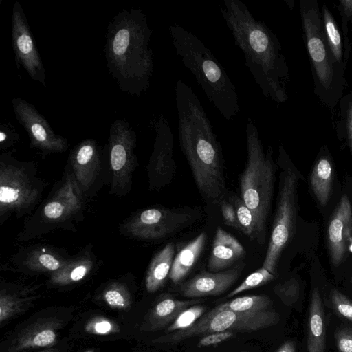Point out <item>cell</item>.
I'll return each instance as SVG.
<instances>
[{
	"label": "cell",
	"instance_id": "3",
	"mask_svg": "<svg viewBox=\"0 0 352 352\" xmlns=\"http://www.w3.org/2000/svg\"><path fill=\"white\" fill-rule=\"evenodd\" d=\"M151 35L147 18L140 9L123 10L109 23L104 48L107 65L123 92L140 96L150 86Z\"/></svg>",
	"mask_w": 352,
	"mask_h": 352
},
{
	"label": "cell",
	"instance_id": "7",
	"mask_svg": "<svg viewBox=\"0 0 352 352\" xmlns=\"http://www.w3.org/2000/svg\"><path fill=\"white\" fill-rule=\"evenodd\" d=\"M87 199L67 163L61 179L36 210L25 218L16 241L35 240L57 230L76 232L77 225L85 217Z\"/></svg>",
	"mask_w": 352,
	"mask_h": 352
},
{
	"label": "cell",
	"instance_id": "5",
	"mask_svg": "<svg viewBox=\"0 0 352 352\" xmlns=\"http://www.w3.org/2000/svg\"><path fill=\"white\" fill-rule=\"evenodd\" d=\"M247 160L239 175L241 199L250 210L254 221V241L264 245L267 239L269 214L273 200L276 165L273 150L266 152L258 129L248 118L245 128Z\"/></svg>",
	"mask_w": 352,
	"mask_h": 352
},
{
	"label": "cell",
	"instance_id": "42",
	"mask_svg": "<svg viewBox=\"0 0 352 352\" xmlns=\"http://www.w3.org/2000/svg\"><path fill=\"white\" fill-rule=\"evenodd\" d=\"M233 336V331H225L205 335L198 342V347L217 344Z\"/></svg>",
	"mask_w": 352,
	"mask_h": 352
},
{
	"label": "cell",
	"instance_id": "28",
	"mask_svg": "<svg viewBox=\"0 0 352 352\" xmlns=\"http://www.w3.org/2000/svg\"><path fill=\"white\" fill-rule=\"evenodd\" d=\"M272 304L273 301L267 295H250L234 298L212 309L216 311L229 309L236 312H261L272 309Z\"/></svg>",
	"mask_w": 352,
	"mask_h": 352
},
{
	"label": "cell",
	"instance_id": "14",
	"mask_svg": "<svg viewBox=\"0 0 352 352\" xmlns=\"http://www.w3.org/2000/svg\"><path fill=\"white\" fill-rule=\"evenodd\" d=\"M12 104L16 118L30 138L32 148L43 157L60 153L68 148L67 139L55 133L33 104L19 98H13Z\"/></svg>",
	"mask_w": 352,
	"mask_h": 352
},
{
	"label": "cell",
	"instance_id": "38",
	"mask_svg": "<svg viewBox=\"0 0 352 352\" xmlns=\"http://www.w3.org/2000/svg\"><path fill=\"white\" fill-rule=\"evenodd\" d=\"M19 305V300L13 294H9L4 289L1 291L0 295V321L7 320L16 311Z\"/></svg>",
	"mask_w": 352,
	"mask_h": 352
},
{
	"label": "cell",
	"instance_id": "21",
	"mask_svg": "<svg viewBox=\"0 0 352 352\" xmlns=\"http://www.w3.org/2000/svg\"><path fill=\"white\" fill-rule=\"evenodd\" d=\"M245 249L230 233L218 227L208 261L212 272L226 270L245 256Z\"/></svg>",
	"mask_w": 352,
	"mask_h": 352
},
{
	"label": "cell",
	"instance_id": "32",
	"mask_svg": "<svg viewBox=\"0 0 352 352\" xmlns=\"http://www.w3.org/2000/svg\"><path fill=\"white\" fill-rule=\"evenodd\" d=\"M207 307L193 305L182 311L165 331L166 333L186 329L192 326L206 312Z\"/></svg>",
	"mask_w": 352,
	"mask_h": 352
},
{
	"label": "cell",
	"instance_id": "45",
	"mask_svg": "<svg viewBox=\"0 0 352 352\" xmlns=\"http://www.w3.org/2000/svg\"><path fill=\"white\" fill-rule=\"evenodd\" d=\"M41 352H58V351L55 349H52L45 350V351H41Z\"/></svg>",
	"mask_w": 352,
	"mask_h": 352
},
{
	"label": "cell",
	"instance_id": "34",
	"mask_svg": "<svg viewBox=\"0 0 352 352\" xmlns=\"http://www.w3.org/2000/svg\"><path fill=\"white\" fill-rule=\"evenodd\" d=\"M336 8L340 12L342 21V34L344 43V60L347 63L351 50V43L349 37V23L351 25L352 33V0H341Z\"/></svg>",
	"mask_w": 352,
	"mask_h": 352
},
{
	"label": "cell",
	"instance_id": "30",
	"mask_svg": "<svg viewBox=\"0 0 352 352\" xmlns=\"http://www.w3.org/2000/svg\"><path fill=\"white\" fill-rule=\"evenodd\" d=\"M102 296L106 303L113 308L126 309L131 302L128 285L121 280H115L108 283Z\"/></svg>",
	"mask_w": 352,
	"mask_h": 352
},
{
	"label": "cell",
	"instance_id": "43",
	"mask_svg": "<svg viewBox=\"0 0 352 352\" xmlns=\"http://www.w3.org/2000/svg\"><path fill=\"white\" fill-rule=\"evenodd\" d=\"M340 352H352V328H344L336 334Z\"/></svg>",
	"mask_w": 352,
	"mask_h": 352
},
{
	"label": "cell",
	"instance_id": "16",
	"mask_svg": "<svg viewBox=\"0 0 352 352\" xmlns=\"http://www.w3.org/2000/svg\"><path fill=\"white\" fill-rule=\"evenodd\" d=\"M11 36L17 65L22 66L32 80L45 87V69L23 9L18 1L12 8Z\"/></svg>",
	"mask_w": 352,
	"mask_h": 352
},
{
	"label": "cell",
	"instance_id": "24",
	"mask_svg": "<svg viewBox=\"0 0 352 352\" xmlns=\"http://www.w3.org/2000/svg\"><path fill=\"white\" fill-rule=\"evenodd\" d=\"M307 348L308 352H324L325 350L324 313L318 288L313 290L311 297Z\"/></svg>",
	"mask_w": 352,
	"mask_h": 352
},
{
	"label": "cell",
	"instance_id": "1",
	"mask_svg": "<svg viewBox=\"0 0 352 352\" xmlns=\"http://www.w3.org/2000/svg\"><path fill=\"white\" fill-rule=\"evenodd\" d=\"M219 9L262 94L276 104L285 102L289 69L276 35L241 0H223Z\"/></svg>",
	"mask_w": 352,
	"mask_h": 352
},
{
	"label": "cell",
	"instance_id": "31",
	"mask_svg": "<svg viewBox=\"0 0 352 352\" xmlns=\"http://www.w3.org/2000/svg\"><path fill=\"white\" fill-rule=\"evenodd\" d=\"M56 337L57 335L54 329L50 327H40L21 337L16 346L19 350L45 347L53 344Z\"/></svg>",
	"mask_w": 352,
	"mask_h": 352
},
{
	"label": "cell",
	"instance_id": "37",
	"mask_svg": "<svg viewBox=\"0 0 352 352\" xmlns=\"http://www.w3.org/2000/svg\"><path fill=\"white\" fill-rule=\"evenodd\" d=\"M274 291L285 305H289L298 298L299 285L295 279H291L276 285Z\"/></svg>",
	"mask_w": 352,
	"mask_h": 352
},
{
	"label": "cell",
	"instance_id": "19",
	"mask_svg": "<svg viewBox=\"0 0 352 352\" xmlns=\"http://www.w3.org/2000/svg\"><path fill=\"white\" fill-rule=\"evenodd\" d=\"M244 267V263L240 262L221 272L202 271L183 283L180 285L179 292L184 297L191 298L220 295L236 283Z\"/></svg>",
	"mask_w": 352,
	"mask_h": 352
},
{
	"label": "cell",
	"instance_id": "41",
	"mask_svg": "<svg viewBox=\"0 0 352 352\" xmlns=\"http://www.w3.org/2000/svg\"><path fill=\"white\" fill-rule=\"evenodd\" d=\"M220 203L221 211L225 223L241 232V228L238 221L233 205L230 201L225 200H221Z\"/></svg>",
	"mask_w": 352,
	"mask_h": 352
},
{
	"label": "cell",
	"instance_id": "4",
	"mask_svg": "<svg viewBox=\"0 0 352 352\" xmlns=\"http://www.w3.org/2000/svg\"><path fill=\"white\" fill-rule=\"evenodd\" d=\"M176 54L193 75L208 100L228 121L240 111L236 87L211 51L194 34L178 23L168 28Z\"/></svg>",
	"mask_w": 352,
	"mask_h": 352
},
{
	"label": "cell",
	"instance_id": "27",
	"mask_svg": "<svg viewBox=\"0 0 352 352\" xmlns=\"http://www.w3.org/2000/svg\"><path fill=\"white\" fill-rule=\"evenodd\" d=\"M321 17L324 37L335 60L341 65L346 67L342 36L336 19L326 4H323L321 8Z\"/></svg>",
	"mask_w": 352,
	"mask_h": 352
},
{
	"label": "cell",
	"instance_id": "17",
	"mask_svg": "<svg viewBox=\"0 0 352 352\" xmlns=\"http://www.w3.org/2000/svg\"><path fill=\"white\" fill-rule=\"evenodd\" d=\"M72 256L66 250L50 244H32L11 255L5 267L26 274L50 275L63 267Z\"/></svg>",
	"mask_w": 352,
	"mask_h": 352
},
{
	"label": "cell",
	"instance_id": "13",
	"mask_svg": "<svg viewBox=\"0 0 352 352\" xmlns=\"http://www.w3.org/2000/svg\"><path fill=\"white\" fill-rule=\"evenodd\" d=\"M76 182L87 199L96 195L104 183H109L106 146L103 148L96 140H83L71 151L67 162Z\"/></svg>",
	"mask_w": 352,
	"mask_h": 352
},
{
	"label": "cell",
	"instance_id": "47",
	"mask_svg": "<svg viewBox=\"0 0 352 352\" xmlns=\"http://www.w3.org/2000/svg\"><path fill=\"white\" fill-rule=\"evenodd\" d=\"M240 352H248V351H240Z\"/></svg>",
	"mask_w": 352,
	"mask_h": 352
},
{
	"label": "cell",
	"instance_id": "44",
	"mask_svg": "<svg viewBox=\"0 0 352 352\" xmlns=\"http://www.w3.org/2000/svg\"><path fill=\"white\" fill-rule=\"evenodd\" d=\"M296 346L292 341H287L278 349L276 352H295Z\"/></svg>",
	"mask_w": 352,
	"mask_h": 352
},
{
	"label": "cell",
	"instance_id": "6",
	"mask_svg": "<svg viewBox=\"0 0 352 352\" xmlns=\"http://www.w3.org/2000/svg\"><path fill=\"white\" fill-rule=\"evenodd\" d=\"M303 40L311 64L314 91L331 112H334L347 86L346 67L334 58L324 37L321 10L316 0H300Z\"/></svg>",
	"mask_w": 352,
	"mask_h": 352
},
{
	"label": "cell",
	"instance_id": "35",
	"mask_svg": "<svg viewBox=\"0 0 352 352\" xmlns=\"http://www.w3.org/2000/svg\"><path fill=\"white\" fill-rule=\"evenodd\" d=\"M275 278L274 274L262 267L250 274L237 287L230 292L227 297H233L244 291L263 285L273 280Z\"/></svg>",
	"mask_w": 352,
	"mask_h": 352
},
{
	"label": "cell",
	"instance_id": "20",
	"mask_svg": "<svg viewBox=\"0 0 352 352\" xmlns=\"http://www.w3.org/2000/svg\"><path fill=\"white\" fill-rule=\"evenodd\" d=\"M98 264L93 245L87 244L60 269L50 275L48 283L54 286H67L89 276Z\"/></svg>",
	"mask_w": 352,
	"mask_h": 352
},
{
	"label": "cell",
	"instance_id": "8",
	"mask_svg": "<svg viewBox=\"0 0 352 352\" xmlns=\"http://www.w3.org/2000/svg\"><path fill=\"white\" fill-rule=\"evenodd\" d=\"M48 182L38 176L34 162L14 157L11 151L0 154V226L12 216L30 215L42 201Z\"/></svg>",
	"mask_w": 352,
	"mask_h": 352
},
{
	"label": "cell",
	"instance_id": "46",
	"mask_svg": "<svg viewBox=\"0 0 352 352\" xmlns=\"http://www.w3.org/2000/svg\"><path fill=\"white\" fill-rule=\"evenodd\" d=\"M85 352H94V351L93 349H90V350L86 351Z\"/></svg>",
	"mask_w": 352,
	"mask_h": 352
},
{
	"label": "cell",
	"instance_id": "33",
	"mask_svg": "<svg viewBox=\"0 0 352 352\" xmlns=\"http://www.w3.org/2000/svg\"><path fill=\"white\" fill-rule=\"evenodd\" d=\"M230 202L233 205L241 232L250 239L254 241V221L250 210L245 205L241 197L233 195Z\"/></svg>",
	"mask_w": 352,
	"mask_h": 352
},
{
	"label": "cell",
	"instance_id": "2",
	"mask_svg": "<svg viewBox=\"0 0 352 352\" xmlns=\"http://www.w3.org/2000/svg\"><path fill=\"white\" fill-rule=\"evenodd\" d=\"M180 148L201 196L217 203L226 191L222 148L205 109L192 88L184 81L175 84Z\"/></svg>",
	"mask_w": 352,
	"mask_h": 352
},
{
	"label": "cell",
	"instance_id": "9",
	"mask_svg": "<svg viewBox=\"0 0 352 352\" xmlns=\"http://www.w3.org/2000/svg\"><path fill=\"white\" fill-rule=\"evenodd\" d=\"M299 176L290 166L280 175L274 219L262 267L276 276L281 254L296 232Z\"/></svg>",
	"mask_w": 352,
	"mask_h": 352
},
{
	"label": "cell",
	"instance_id": "15",
	"mask_svg": "<svg viewBox=\"0 0 352 352\" xmlns=\"http://www.w3.org/2000/svg\"><path fill=\"white\" fill-rule=\"evenodd\" d=\"M155 140L147 165L148 188L158 190L170 184L177 170L174 138L166 117L160 115L153 122Z\"/></svg>",
	"mask_w": 352,
	"mask_h": 352
},
{
	"label": "cell",
	"instance_id": "23",
	"mask_svg": "<svg viewBox=\"0 0 352 352\" xmlns=\"http://www.w3.org/2000/svg\"><path fill=\"white\" fill-rule=\"evenodd\" d=\"M207 239L206 232H201L175 255L168 276L173 283H179L190 272L200 257Z\"/></svg>",
	"mask_w": 352,
	"mask_h": 352
},
{
	"label": "cell",
	"instance_id": "18",
	"mask_svg": "<svg viewBox=\"0 0 352 352\" xmlns=\"http://www.w3.org/2000/svg\"><path fill=\"white\" fill-rule=\"evenodd\" d=\"M352 241V206L343 195L327 226V244L331 263L338 267L346 258Z\"/></svg>",
	"mask_w": 352,
	"mask_h": 352
},
{
	"label": "cell",
	"instance_id": "29",
	"mask_svg": "<svg viewBox=\"0 0 352 352\" xmlns=\"http://www.w3.org/2000/svg\"><path fill=\"white\" fill-rule=\"evenodd\" d=\"M336 129L338 136L345 139L352 155V92L343 96L338 102Z\"/></svg>",
	"mask_w": 352,
	"mask_h": 352
},
{
	"label": "cell",
	"instance_id": "48",
	"mask_svg": "<svg viewBox=\"0 0 352 352\" xmlns=\"http://www.w3.org/2000/svg\"><path fill=\"white\" fill-rule=\"evenodd\" d=\"M351 282H352V277H351Z\"/></svg>",
	"mask_w": 352,
	"mask_h": 352
},
{
	"label": "cell",
	"instance_id": "10",
	"mask_svg": "<svg viewBox=\"0 0 352 352\" xmlns=\"http://www.w3.org/2000/svg\"><path fill=\"white\" fill-rule=\"evenodd\" d=\"M279 314L270 309L261 312H236L229 309H211L192 326L161 336L154 342L177 343L193 337L225 331L253 332L276 324Z\"/></svg>",
	"mask_w": 352,
	"mask_h": 352
},
{
	"label": "cell",
	"instance_id": "26",
	"mask_svg": "<svg viewBox=\"0 0 352 352\" xmlns=\"http://www.w3.org/2000/svg\"><path fill=\"white\" fill-rule=\"evenodd\" d=\"M200 302L199 300H177L166 296L162 298L151 310L148 316L150 329L157 330L173 322L179 314L190 305Z\"/></svg>",
	"mask_w": 352,
	"mask_h": 352
},
{
	"label": "cell",
	"instance_id": "36",
	"mask_svg": "<svg viewBox=\"0 0 352 352\" xmlns=\"http://www.w3.org/2000/svg\"><path fill=\"white\" fill-rule=\"evenodd\" d=\"M330 296L336 313L352 322V300L336 289H331Z\"/></svg>",
	"mask_w": 352,
	"mask_h": 352
},
{
	"label": "cell",
	"instance_id": "12",
	"mask_svg": "<svg viewBox=\"0 0 352 352\" xmlns=\"http://www.w3.org/2000/svg\"><path fill=\"white\" fill-rule=\"evenodd\" d=\"M136 142V133L126 121L116 120L111 124L106 145L111 195L123 197L131 190L133 175L138 166Z\"/></svg>",
	"mask_w": 352,
	"mask_h": 352
},
{
	"label": "cell",
	"instance_id": "22",
	"mask_svg": "<svg viewBox=\"0 0 352 352\" xmlns=\"http://www.w3.org/2000/svg\"><path fill=\"white\" fill-rule=\"evenodd\" d=\"M334 168L326 146L321 148L310 174V186L315 198L325 206L331 197L334 177Z\"/></svg>",
	"mask_w": 352,
	"mask_h": 352
},
{
	"label": "cell",
	"instance_id": "39",
	"mask_svg": "<svg viewBox=\"0 0 352 352\" xmlns=\"http://www.w3.org/2000/svg\"><path fill=\"white\" fill-rule=\"evenodd\" d=\"M19 135L14 126L8 122L0 124V149L2 152L16 144Z\"/></svg>",
	"mask_w": 352,
	"mask_h": 352
},
{
	"label": "cell",
	"instance_id": "25",
	"mask_svg": "<svg viewBox=\"0 0 352 352\" xmlns=\"http://www.w3.org/2000/svg\"><path fill=\"white\" fill-rule=\"evenodd\" d=\"M175 257V245L167 243L152 258L146 270L144 285L149 293L159 290L169 276Z\"/></svg>",
	"mask_w": 352,
	"mask_h": 352
},
{
	"label": "cell",
	"instance_id": "11",
	"mask_svg": "<svg viewBox=\"0 0 352 352\" xmlns=\"http://www.w3.org/2000/svg\"><path fill=\"white\" fill-rule=\"evenodd\" d=\"M200 213L190 208L151 207L137 210L118 226L126 237L142 241L165 239L193 223Z\"/></svg>",
	"mask_w": 352,
	"mask_h": 352
},
{
	"label": "cell",
	"instance_id": "40",
	"mask_svg": "<svg viewBox=\"0 0 352 352\" xmlns=\"http://www.w3.org/2000/svg\"><path fill=\"white\" fill-rule=\"evenodd\" d=\"M85 329L88 332L97 335H107L116 331L115 324L103 318L94 319L87 324Z\"/></svg>",
	"mask_w": 352,
	"mask_h": 352
}]
</instances>
